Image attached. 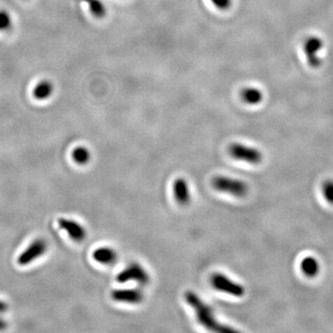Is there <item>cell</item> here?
<instances>
[{"mask_svg":"<svg viewBox=\"0 0 333 333\" xmlns=\"http://www.w3.org/2000/svg\"><path fill=\"white\" fill-rule=\"evenodd\" d=\"M116 280L120 283L134 281L140 285H147L150 281V276L140 264L131 263L117 275Z\"/></svg>","mask_w":333,"mask_h":333,"instance_id":"3957f363","label":"cell"},{"mask_svg":"<svg viewBox=\"0 0 333 333\" xmlns=\"http://www.w3.org/2000/svg\"><path fill=\"white\" fill-rule=\"evenodd\" d=\"M214 6L217 7V9L226 11L228 10L231 5V0H210Z\"/></svg>","mask_w":333,"mask_h":333,"instance_id":"ac0fdd59","label":"cell"},{"mask_svg":"<svg viewBox=\"0 0 333 333\" xmlns=\"http://www.w3.org/2000/svg\"><path fill=\"white\" fill-rule=\"evenodd\" d=\"M58 224L61 229H63L71 240L80 243L85 240L86 238V229L82 224L77 222L76 220L66 218L58 219Z\"/></svg>","mask_w":333,"mask_h":333,"instance_id":"52a82bcc","label":"cell"},{"mask_svg":"<svg viewBox=\"0 0 333 333\" xmlns=\"http://www.w3.org/2000/svg\"><path fill=\"white\" fill-rule=\"evenodd\" d=\"M184 298L188 305L196 312L197 321L200 323L203 327L215 332L228 333L236 331L234 328H229L227 325L219 323L214 316L212 309L196 293L188 291L184 295Z\"/></svg>","mask_w":333,"mask_h":333,"instance_id":"6da1fadb","label":"cell"},{"mask_svg":"<svg viewBox=\"0 0 333 333\" xmlns=\"http://www.w3.org/2000/svg\"><path fill=\"white\" fill-rule=\"evenodd\" d=\"M88 4L89 10L96 18L101 19L106 15L107 10L100 0H84Z\"/></svg>","mask_w":333,"mask_h":333,"instance_id":"9a60e30c","label":"cell"},{"mask_svg":"<svg viewBox=\"0 0 333 333\" xmlns=\"http://www.w3.org/2000/svg\"><path fill=\"white\" fill-rule=\"evenodd\" d=\"M229 153L231 158L245 161L249 164H260L263 160V155L258 149L248 147L243 144H232L229 148Z\"/></svg>","mask_w":333,"mask_h":333,"instance_id":"5b68a950","label":"cell"},{"mask_svg":"<svg viewBox=\"0 0 333 333\" xmlns=\"http://www.w3.org/2000/svg\"><path fill=\"white\" fill-rule=\"evenodd\" d=\"M53 90L54 86L50 81L47 80L41 81L33 89V98L37 100L47 99L53 93Z\"/></svg>","mask_w":333,"mask_h":333,"instance_id":"7c38bea8","label":"cell"},{"mask_svg":"<svg viewBox=\"0 0 333 333\" xmlns=\"http://www.w3.org/2000/svg\"><path fill=\"white\" fill-rule=\"evenodd\" d=\"M93 258L97 262L104 265H110L116 262L118 254L110 247H99L93 253Z\"/></svg>","mask_w":333,"mask_h":333,"instance_id":"8fae6325","label":"cell"},{"mask_svg":"<svg viewBox=\"0 0 333 333\" xmlns=\"http://www.w3.org/2000/svg\"><path fill=\"white\" fill-rule=\"evenodd\" d=\"M11 26V18L5 11H0V31H7Z\"/></svg>","mask_w":333,"mask_h":333,"instance_id":"e0dca14e","label":"cell"},{"mask_svg":"<svg viewBox=\"0 0 333 333\" xmlns=\"http://www.w3.org/2000/svg\"><path fill=\"white\" fill-rule=\"evenodd\" d=\"M241 97L245 102L250 105L258 104L261 102L263 99L261 91L257 88L253 87L245 88L241 93Z\"/></svg>","mask_w":333,"mask_h":333,"instance_id":"4fadbf2b","label":"cell"},{"mask_svg":"<svg viewBox=\"0 0 333 333\" xmlns=\"http://www.w3.org/2000/svg\"><path fill=\"white\" fill-rule=\"evenodd\" d=\"M300 269L302 273L306 277L314 278L319 273L320 265L316 257L307 256L301 260Z\"/></svg>","mask_w":333,"mask_h":333,"instance_id":"30bf717a","label":"cell"},{"mask_svg":"<svg viewBox=\"0 0 333 333\" xmlns=\"http://www.w3.org/2000/svg\"><path fill=\"white\" fill-rule=\"evenodd\" d=\"M111 297L119 303L136 305L144 300L145 295L140 289H120L114 290L111 293Z\"/></svg>","mask_w":333,"mask_h":333,"instance_id":"ba28073f","label":"cell"},{"mask_svg":"<svg viewBox=\"0 0 333 333\" xmlns=\"http://www.w3.org/2000/svg\"><path fill=\"white\" fill-rule=\"evenodd\" d=\"M47 243L44 239H36L32 242L27 248H25L20 254L17 259V263L22 267L28 266L36 261L42 256H44L47 251Z\"/></svg>","mask_w":333,"mask_h":333,"instance_id":"8992f818","label":"cell"},{"mask_svg":"<svg viewBox=\"0 0 333 333\" xmlns=\"http://www.w3.org/2000/svg\"><path fill=\"white\" fill-rule=\"evenodd\" d=\"M210 283L214 289L234 297H243L246 294V289L243 285L235 282L223 274L214 273L210 278Z\"/></svg>","mask_w":333,"mask_h":333,"instance_id":"277c9868","label":"cell"},{"mask_svg":"<svg viewBox=\"0 0 333 333\" xmlns=\"http://www.w3.org/2000/svg\"><path fill=\"white\" fill-rule=\"evenodd\" d=\"M173 195H174L176 201L180 205H187L190 202L191 195H190V189L187 180L179 178L175 180L173 183Z\"/></svg>","mask_w":333,"mask_h":333,"instance_id":"9c48e42d","label":"cell"},{"mask_svg":"<svg viewBox=\"0 0 333 333\" xmlns=\"http://www.w3.org/2000/svg\"><path fill=\"white\" fill-rule=\"evenodd\" d=\"M322 196L324 199L328 203L333 205V180H326L323 182L322 187Z\"/></svg>","mask_w":333,"mask_h":333,"instance_id":"2e32d148","label":"cell"},{"mask_svg":"<svg viewBox=\"0 0 333 333\" xmlns=\"http://www.w3.org/2000/svg\"><path fill=\"white\" fill-rule=\"evenodd\" d=\"M211 183L214 189L217 191L229 194L236 197H246L249 190L247 183L244 180L229 178L227 176H216Z\"/></svg>","mask_w":333,"mask_h":333,"instance_id":"7a4b0ae2","label":"cell"},{"mask_svg":"<svg viewBox=\"0 0 333 333\" xmlns=\"http://www.w3.org/2000/svg\"><path fill=\"white\" fill-rule=\"evenodd\" d=\"M8 309V306L6 304L5 302L0 300V330L2 329H5L7 328V323H6L5 320L1 317V314L5 313Z\"/></svg>","mask_w":333,"mask_h":333,"instance_id":"d6986e66","label":"cell"},{"mask_svg":"<svg viewBox=\"0 0 333 333\" xmlns=\"http://www.w3.org/2000/svg\"><path fill=\"white\" fill-rule=\"evenodd\" d=\"M71 158L73 161L78 165L88 164L91 159V153L87 148L84 147H77L71 152Z\"/></svg>","mask_w":333,"mask_h":333,"instance_id":"5bb4252c","label":"cell"}]
</instances>
